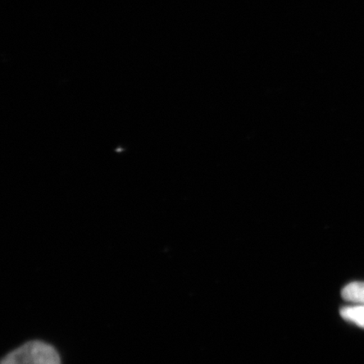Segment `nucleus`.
I'll list each match as a JSON object with an SVG mask.
<instances>
[{
    "mask_svg": "<svg viewBox=\"0 0 364 364\" xmlns=\"http://www.w3.org/2000/svg\"><path fill=\"white\" fill-rule=\"evenodd\" d=\"M1 364H62L56 348L43 341H31L8 353Z\"/></svg>",
    "mask_w": 364,
    "mask_h": 364,
    "instance_id": "1",
    "label": "nucleus"
},
{
    "mask_svg": "<svg viewBox=\"0 0 364 364\" xmlns=\"http://www.w3.org/2000/svg\"><path fill=\"white\" fill-rule=\"evenodd\" d=\"M341 297L347 302L364 306V283L354 282L348 284L341 291Z\"/></svg>",
    "mask_w": 364,
    "mask_h": 364,
    "instance_id": "2",
    "label": "nucleus"
},
{
    "mask_svg": "<svg viewBox=\"0 0 364 364\" xmlns=\"http://www.w3.org/2000/svg\"><path fill=\"white\" fill-rule=\"evenodd\" d=\"M340 315L344 320L353 323L364 329L363 304H354V306L343 307L341 309Z\"/></svg>",
    "mask_w": 364,
    "mask_h": 364,
    "instance_id": "3",
    "label": "nucleus"
}]
</instances>
